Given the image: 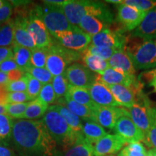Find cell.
I'll return each mask as SVG.
<instances>
[{"instance_id": "d6986e66", "label": "cell", "mask_w": 156, "mask_h": 156, "mask_svg": "<svg viewBox=\"0 0 156 156\" xmlns=\"http://www.w3.org/2000/svg\"><path fill=\"white\" fill-rule=\"evenodd\" d=\"M131 37L156 39V8L147 12L139 26L131 33Z\"/></svg>"}, {"instance_id": "7bdbcfd3", "label": "cell", "mask_w": 156, "mask_h": 156, "mask_svg": "<svg viewBox=\"0 0 156 156\" xmlns=\"http://www.w3.org/2000/svg\"><path fill=\"white\" fill-rule=\"evenodd\" d=\"M28 76L25 73V75L19 80L15 82H9L7 84V88L9 93L12 92H26L28 87Z\"/></svg>"}, {"instance_id": "8fae6325", "label": "cell", "mask_w": 156, "mask_h": 156, "mask_svg": "<svg viewBox=\"0 0 156 156\" xmlns=\"http://www.w3.org/2000/svg\"><path fill=\"white\" fill-rule=\"evenodd\" d=\"M97 80L107 85H121L134 88L142 87V83L139 80H136V77L110 67L102 73L97 74Z\"/></svg>"}, {"instance_id": "60d3db41", "label": "cell", "mask_w": 156, "mask_h": 156, "mask_svg": "<svg viewBox=\"0 0 156 156\" xmlns=\"http://www.w3.org/2000/svg\"><path fill=\"white\" fill-rule=\"evenodd\" d=\"M38 98L43 102L47 103L48 105L56 102V97L51 83L43 85L41 90L39 93Z\"/></svg>"}, {"instance_id": "44dd1931", "label": "cell", "mask_w": 156, "mask_h": 156, "mask_svg": "<svg viewBox=\"0 0 156 156\" xmlns=\"http://www.w3.org/2000/svg\"><path fill=\"white\" fill-rule=\"evenodd\" d=\"M108 62L110 68L120 70L129 75L135 77V68L124 50L116 51Z\"/></svg>"}, {"instance_id": "b9f144b4", "label": "cell", "mask_w": 156, "mask_h": 156, "mask_svg": "<svg viewBox=\"0 0 156 156\" xmlns=\"http://www.w3.org/2000/svg\"><path fill=\"white\" fill-rule=\"evenodd\" d=\"M87 53L99 56V57L103 58V59L108 61L110 58L112 57L113 54L117 50L113 49L111 48L105 47H98V46H93L92 44H90L86 49L85 50Z\"/></svg>"}, {"instance_id": "52a82bcc", "label": "cell", "mask_w": 156, "mask_h": 156, "mask_svg": "<svg viewBox=\"0 0 156 156\" xmlns=\"http://www.w3.org/2000/svg\"><path fill=\"white\" fill-rule=\"evenodd\" d=\"M150 107H151L150 101L142 93V91H141L138 93L136 103L130 108H126L129 117L135 124V125L143 132L145 135V140L147 138L150 126H151Z\"/></svg>"}, {"instance_id": "6f0895ef", "label": "cell", "mask_w": 156, "mask_h": 156, "mask_svg": "<svg viewBox=\"0 0 156 156\" xmlns=\"http://www.w3.org/2000/svg\"><path fill=\"white\" fill-rule=\"evenodd\" d=\"M6 3H7V2L3 1V0H0V8H1V7H4V6L5 5Z\"/></svg>"}, {"instance_id": "9a60e30c", "label": "cell", "mask_w": 156, "mask_h": 156, "mask_svg": "<svg viewBox=\"0 0 156 156\" xmlns=\"http://www.w3.org/2000/svg\"><path fill=\"white\" fill-rule=\"evenodd\" d=\"M96 123L108 129H114L120 117L128 116L127 109L123 107L101 106L98 105L94 112Z\"/></svg>"}, {"instance_id": "5bb4252c", "label": "cell", "mask_w": 156, "mask_h": 156, "mask_svg": "<svg viewBox=\"0 0 156 156\" xmlns=\"http://www.w3.org/2000/svg\"><path fill=\"white\" fill-rule=\"evenodd\" d=\"M126 143H133L137 142H144L145 135L143 132L135 125L128 116H123L119 119L114 129Z\"/></svg>"}, {"instance_id": "11a10c76", "label": "cell", "mask_w": 156, "mask_h": 156, "mask_svg": "<svg viewBox=\"0 0 156 156\" xmlns=\"http://www.w3.org/2000/svg\"><path fill=\"white\" fill-rule=\"evenodd\" d=\"M6 106L0 105V114H7V108H6Z\"/></svg>"}, {"instance_id": "6da1fadb", "label": "cell", "mask_w": 156, "mask_h": 156, "mask_svg": "<svg viewBox=\"0 0 156 156\" xmlns=\"http://www.w3.org/2000/svg\"><path fill=\"white\" fill-rule=\"evenodd\" d=\"M11 142L21 156H56L57 153L41 119H13Z\"/></svg>"}, {"instance_id": "d590c367", "label": "cell", "mask_w": 156, "mask_h": 156, "mask_svg": "<svg viewBox=\"0 0 156 156\" xmlns=\"http://www.w3.org/2000/svg\"><path fill=\"white\" fill-rule=\"evenodd\" d=\"M48 48H35L31 50V66L45 68L48 56Z\"/></svg>"}, {"instance_id": "680465c9", "label": "cell", "mask_w": 156, "mask_h": 156, "mask_svg": "<svg viewBox=\"0 0 156 156\" xmlns=\"http://www.w3.org/2000/svg\"><path fill=\"white\" fill-rule=\"evenodd\" d=\"M151 153L153 154V156H156V150L155 149L151 150Z\"/></svg>"}, {"instance_id": "ffe728a7", "label": "cell", "mask_w": 156, "mask_h": 156, "mask_svg": "<svg viewBox=\"0 0 156 156\" xmlns=\"http://www.w3.org/2000/svg\"><path fill=\"white\" fill-rule=\"evenodd\" d=\"M14 20V44L34 49L36 48L32 36L27 29V18L16 16Z\"/></svg>"}, {"instance_id": "f546056e", "label": "cell", "mask_w": 156, "mask_h": 156, "mask_svg": "<svg viewBox=\"0 0 156 156\" xmlns=\"http://www.w3.org/2000/svg\"><path fill=\"white\" fill-rule=\"evenodd\" d=\"M13 58L20 69L26 70L31 67V49L17 44L12 45Z\"/></svg>"}, {"instance_id": "e575fe53", "label": "cell", "mask_w": 156, "mask_h": 156, "mask_svg": "<svg viewBox=\"0 0 156 156\" xmlns=\"http://www.w3.org/2000/svg\"><path fill=\"white\" fill-rule=\"evenodd\" d=\"M150 117H151V126L147 136L144 142L149 147L156 150V108L150 107Z\"/></svg>"}, {"instance_id": "4dcf8cb0", "label": "cell", "mask_w": 156, "mask_h": 156, "mask_svg": "<svg viewBox=\"0 0 156 156\" xmlns=\"http://www.w3.org/2000/svg\"><path fill=\"white\" fill-rule=\"evenodd\" d=\"M14 44V20L0 24V47H7Z\"/></svg>"}, {"instance_id": "f5cc1de1", "label": "cell", "mask_w": 156, "mask_h": 156, "mask_svg": "<svg viewBox=\"0 0 156 156\" xmlns=\"http://www.w3.org/2000/svg\"><path fill=\"white\" fill-rule=\"evenodd\" d=\"M66 1H63V0H60V1H54V0H47V1H43V3L48 4V5L58 6V7H62L64 4H65Z\"/></svg>"}, {"instance_id": "30bf717a", "label": "cell", "mask_w": 156, "mask_h": 156, "mask_svg": "<svg viewBox=\"0 0 156 156\" xmlns=\"http://www.w3.org/2000/svg\"><path fill=\"white\" fill-rule=\"evenodd\" d=\"M34 9L27 18V29L34 39L36 48H48L53 43L54 38L42 20L35 14Z\"/></svg>"}, {"instance_id": "ba28073f", "label": "cell", "mask_w": 156, "mask_h": 156, "mask_svg": "<svg viewBox=\"0 0 156 156\" xmlns=\"http://www.w3.org/2000/svg\"><path fill=\"white\" fill-rule=\"evenodd\" d=\"M53 38L63 47L79 53L83 52L91 43V36L78 27L72 30L59 33Z\"/></svg>"}, {"instance_id": "d6a6232c", "label": "cell", "mask_w": 156, "mask_h": 156, "mask_svg": "<svg viewBox=\"0 0 156 156\" xmlns=\"http://www.w3.org/2000/svg\"><path fill=\"white\" fill-rule=\"evenodd\" d=\"M107 2L131 6L142 11L156 8V0H108Z\"/></svg>"}, {"instance_id": "8992f818", "label": "cell", "mask_w": 156, "mask_h": 156, "mask_svg": "<svg viewBox=\"0 0 156 156\" xmlns=\"http://www.w3.org/2000/svg\"><path fill=\"white\" fill-rule=\"evenodd\" d=\"M48 51L46 68L54 77L64 74L69 65L81 58V53L63 47L54 38Z\"/></svg>"}, {"instance_id": "5b68a950", "label": "cell", "mask_w": 156, "mask_h": 156, "mask_svg": "<svg viewBox=\"0 0 156 156\" xmlns=\"http://www.w3.org/2000/svg\"><path fill=\"white\" fill-rule=\"evenodd\" d=\"M34 11L42 20L52 37L59 33L73 30L77 27L69 22L61 7L43 3V5L34 7Z\"/></svg>"}, {"instance_id": "e0dca14e", "label": "cell", "mask_w": 156, "mask_h": 156, "mask_svg": "<svg viewBox=\"0 0 156 156\" xmlns=\"http://www.w3.org/2000/svg\"><path fill=\"white\" fill-rule=\"evenodd\" d=\"M87 90L92 100L98 106L121 107L110 90L101 82L96 80Z\"/></svg>"}, {"instance_id": "8d00e7d4", "label": "cell", "mask_w": 156, "mask_h": 156, "mask_svg": "<svg viewBox=\"0 0 156 156\" xmlns=\"http://www.w3.org/2000/svg\"><path fill=\"white\" fill-rule=\"evenodd\" d=\"M26 73L38 80L43 85L51 83L54 79V76L46 68H38L31 66L26 70Z\"/></svg>"}, {"instance_id": "9f6ffc18", "label": "cell", "mask_w": 156, "mask_h": 156, "mask_svg": "<svg viewBox=\"0 0 156 156\" xmlns=\"http://www.w3.org/2000/svg\"><path fill=\"white\" fill-rule=\"evenodd\" d=\"M149 85L153 87L154 90H155V92L156 93V80H153L152 82H151V83H149Z\"/></svg>"}, {"instance_id": "cb8c5ba5", "label": "cell", "mask_w": 156, "mask_h": 156, "mask_svg": "<svg viewBox=\"0 0 156 156\" xmlns=\"http://www.w3.org/2000/svg\"><path fill=\"white\" fill-rule=\"evenodd\" d=\"M56 156H94L93 145L87 142L83 135H81L75 145L67 151H57Z\"/></svg>"}, {"instance_id": "ee69618b", "label": "cell", "mask_w": 156, "mask_h": 156, "mask_svg": "<svg viewBox=\"0 0 156 156\" xmlns=\"http://www.w3.org/2000/svg\"><path fill=\"white\" fill-rule=\"evenodd\" d=\"M31 99L26 92L9 93L7 97L8 103H23L30 102Z\"/></svg>"}, {"instance_id": "f6af8a7d", "label": "cell", "mask_w": 156, "mask_h": 156, "mask_svg": "<svg viewBox=\"0 0 156 156\" xmlns=\"http://www.w3.org/2000/svg\"><path fill=\"white\" fill-rule=\"evenodd\" d=\"M13 5L7 2L4 7L0 8V24L9 20L13 15Z\"/></svg>"}, {"instance_id": "836d02e7", "label": "cell", "mask_w": 156, "mask_h": 156, "mask_svg": "<svg viewBox=\"0 0 156 156\" xmlns=\"http://www.w3.org/2000/svg\"><path fill=\"white\" fill-rule=\"evenodd\" d=\"M52 85H53L54 93L56 97V101L66 96L68 89H69V84L66 79L64 74L54 77Z\"/></svg>"}, {"instance_id": "f907efd6", "label": "cell", "mask_w": 156, "mask_h": 156, "mask_svg": "<svg viewBox=\"0 0 156 156\" xmlns=\"http://www.w3.org/2000/svg\"><path fill=\"white\" fill-rule=\"evenodd\" d=\"M9 92L7 90V85H0V105L6 106L8 104L7 103V97H8Z\"/></svg>"}, {"instance_id": "db71d44e", "label": "cell", "mask_w": 156, "mask_h": 156, "mask_svg": "<svg viewBox=\"0 0 156 156\" xmlns=\"http://www.w3.org/2000/svg\"><path fill=\"white\" fill-rule=\"evenodd\" d=\"M9 83L7 73L0 71V85H7Z\"/></svg>"}, {"instance_id": "d4e9b609", "label": "cell", "mask_w": 156, "mask_h": 156, "mask_svg": "<svg viewBox=\"0 0 156 156\" xmlns=\"http://www.w3.org/2000/svg\"><path fill=\"white\" fill-rule=\"evenodd\" d=\"M66 97H68L80 104L88 107L93 112L98 106L96 103H95L91 98L88 90L85 87H76L69 85Z\"/></svg>"}, {"instance_id": "681fc988", "label": "cell", "mask_w": 156, "mask_h": 156, "mask_svg": "<svg viewBox=\"0 0 156 156\" xmlns=\"http://www.w3.org/2000/svg\"><path fill=\"white\" fill-rule=\"evenodd\" d=\"M12 57H13V51L11 46L0 47V64Z\"/></svg>"}, {"instance_id": "bcb514c9", "label": "cell", "mask_w": 156, "mask_h": 156, "mask_svg": "<svg viewBox=\"0 0 156 156\" xmlns=\"http://www.w3.org/2000/svg\"><path fill=\"white\" fill-rule=\"evenodd\" d=\"M17 69H20V68L16 62H15L13 57L9 58L0 64V71L3 72V73H8L9 72Z\"/></svg>"}, {"instance_id": "9c48e42d", "label": "cell", "mask_w": 156, "mask_h": 156, "mask_svg": "<svg viewBox=\"0 0 156 156\" xmlns=\"http://www.w3.org/2000/svg\"><path fill=\"white\" fill-rule=\"evenodd\" d=\"M64 74L68 83L73 86L88 88L97 80V74L79 62L69 65Z\"/></svg>"}, {"instance_id": "c3c4849f", "label": "cell", "mask_w": 156, "mask_h": 156, "mask_svg": "<svg viewBox=\"0 0 156 156\" xmlns=\"http://www.w3.org/2000/svg\"><path fill=\"white\" fill-rule=\"evenodd\" d=\"M25 72L21 69H17L7 73L9 82H15L19 80L25 75Z\"/></svg>"}, {"instance_id": "7dc6e473", "label": "cell", "mask_w": 156, "mask_h": 156, "mask_svg": "<svg viewBox=\"0 0 156 156\" xmlns=\"http://www.w3.org/2000/svg\"><path fill=\"white\" fill-rule=\"evenodd\" d=\"M142 80L147 81L148 83L156 80V68L140 74L139 76V80L141 81Z\"/></svg>"}, {"instance_id": "277c9868", "label": "cell", "mask_w": 156, "mask_h": 156, "mask_svg": "<svg viewBox=\"0 0 156 156\" xmlns=\"http://www.w3.org/2000/svg\"><path fill=\"white\" fill-rule=\"evenodd\" d=\"M46 129L61 151H67L77 142L80 136L68 125L64 119L55 110L48 108L41 119Z\"/></svg>"}, {"instance_id": "7c38bea8", "label": "cell", "mask_w": 156, "mask_h": 156, "mask_svg": "<svg viewBox=\"0 0 156 156\" xmlns=\"http://www.w3.org/2000/svg\"><path fill=\"white\" fill-rule=\"evenodd\" d=\"M126 41L127 37L124 36L122 32L108 28L91 36L90 44L98 47L124 50Z\"/></svg>"}, {"instance_id": "83f0119b", "label": "cell", "mask_w": 156, "mask_h": 156, "mask_svg": "<svg viewBox=\"0 0 156 156\" xmlns=\"http://www.w3.org/2000/svg\"><path fill=\"white\" fill-rule=\"evenodd\" d=\"M80 60L83 65L95 74L102 73L109 68L108 61L98 56L87 53L85 51L81 53Z\"/></svg>"}, {"instance_id": "3957f363", "label": "cell", "mask_w": 156, "mask_h": 156, "mask_svg": "<svg viewBox=\"0 0 156 156\" xmlns=\"http://www.w3.org/2000/svg\"><path fill=\"white\" fill-rule=\"evenodd\" d=\"M124 50L135 69L156 68V39L129 37Z\"/></svg>"}, {"instance_id": "ab89813d", "label": "cell", "mask_w": 156, "mask_h": 156, "mask_svg": "<svg viewBox=\"0 0 156 156\" xmlns=\"http://www.w3.org/2000/svg\"><path fill=\"white\" fill-rule=\"evenodd\" d=\"M27 76H28V87H27L26 93L30 97L31 101H34L38 97L39 93H40L43 84L39 82L38 80L36 78L32 77L30 74L27 73Z\"/></svg>"}, {"instance_id": "f35d334b", "label": "cell", "mask_w": 156, "mask_h": 156, "mask_svg": "<svg viewBox=\"0 0 156 156\" xmlns=\"http://www.w3.org/2000/svg\"><path fill=\"white\" fill-rule=\"evenodd\" d=\"M31 102V101H30ZM30 102L23 103H8L6 106L7 114L13 119H20Z\"/></svg>"}, {"instance_id": "7402d4cb", "label": "cell", "mask_w": 156, "mask_h": 156, "mask_svg": "<svg viewBox=\"0 0 156 156\" xmlns=\"http://www.w3.org/2000/svg\"><path fill=\"white\" fill-rule=\"evenodd\" d=\"M56 103L58 105L67 107L76 116L80 117V118H82L84 120L92 121V122H96V118H95L94 112L90 108L75 102V101H73L68 97L65 96L58 99L56 101Z\"/></svg>"}, {"instance_id": "2e32d148", "label": "cell", "mask_w": 156, "mask_h": 156, "mask_svg": "<svg viewBox=\"0 0 156 156\" xmlns=\"http://www.w3.org/2000/svg\"><path fill=\"white\" fill-rule=\"evenodd\" d=\"M126 142L118 134H107L93 145L94 156H108L122 150Z\"/></svg>"}, {"instance_id": "f1b7e54d", "label": "cell", "mask_w": 156, "mask_h": 156, "mask_svg": "<svg viewBox=\"0 0 156 156\" xmlns=\"http://www.w3.org/2000/svg\"><path fill=\"white\" fill-rule=\"evenodd\" d=\"M49 105L43 102L38 98L31 101L27 107L26 110L20 119L36 120L43 118L48 111Z\"/></svg>"}, {"instance_id": "94428289", "label": "cell", "mask_w": 156, "mask_h": 156, "mask_svg": "<svg viewBox=\"0 0 156 156\" xmlns=\"http://www.w3.org/2000/svg\"><path fill=\"white\" fill-rule=\"evenodd\" d=\"M117 156H120V155H117Z\"/></svg>"}, {"instance_id": "74e56055", "label": "cell", "mask_w": 156, "mask_h": 156, "mask_svg": "<svg viewBox=\"0 0 156 156\" xmlns=\"http://www.w3.org/2000/svg\"><path fill=\"white\" fill-rule=\"evenodd\" d=\"M120 156H147V152L141 142H133L124 147L119 153Z\"/></svg>"}, {"instance_id": "ac0fdd59", "label": "cell", "mask_w": 156, "mask_h": 156, "mask_svg": "<svg viewBox=\"0 0 156 156\" xmlns=\"http://www.w3.org/2000/svg\"><path fill=\"white\" fill-rule=\"evenodd\" d=\"M106 85L114 95L120 106L125 108H129L133 106L137 99L138 93L142 91V87L134 88L121 85Z\"/></svg>"}, {"instance_id": "484cf974", "label": "cell", "mask_w": 156, "mask_h": 156, "mask_svg": "<svg viewBox=\"0 0 156 156\" xmlns=\"http://www.w3.org/2000/svg\"><path fill=\"white\" fill-rule=\"evenodd\" d=\"M48 108L55 110L64 119L68 125L73 129V130L77 135H83V124L80 117L76 116L71 111H69L67 107L61 105L54 104L50 106Z\"/></svg>"}, {"instance_id": "7a4b0ae2", "label": "cell", "mask_w": 156, "mask_h": 156, "mask_svg": "<svg viewBox=\"0 0 156 156\" xmlns=\"http://www.w3.org/2000/svg\"><path fill=\"white\" fill-rule=\"evenodd\" d=\"M69 22L78 26L84 16L90 15L106 21L109 24L114 22V15L105 4L86 0H69L62 7Z\"/></svg>"}, {"instance_id": "4316f807", "label": "cell", "mask_w": 156, "mask_h": 156, "mask_svg": "<svg viewBox=\"0 0 156 156\" xmlns=\"http://www.w3.org/2000/svg\"><path fill=\"white\" fill-rule=\"evenodd\" d=\"M108 134L103 126L92 121H86L83 124V135L91 145H94L101 138Z\"/></svg>"}, {"instance_id": "1f68e13d", "label": "cell", "mask_w": 156, "mask_h": 156, "mask_svg": "<svg viewBox=\"0 0 156 156\" xmlns=\"http://www.w3.org/2000/svg\"><path fill=\"white\" fill-rule=\"evenodd\" d=\"M13 119L7 114H0V144L9 146Z\"/></svg>"}, {"instance_id": "4fadbf2b", "label": "cell", "mask_w": 156, "mask_h": 156, "mask_svg": "<svg viewBox=\"0 0 156 156\" xmlns=\"http://www.w3.org/2000/svg\"><path fill=\"white\" fill-rule=\"evenodd\" d=\"M148 11H142L136 7L125 5L117 6V21L124 30L133 31L139 26Z\"/></svg>"}, {"instance_id": "816d5d0a", "label": "cell", "mask_w": 156, "mask_h": 156, "mask_svg": "<svg viewBox=\"0 0 156 156\" xmlns=\"http://www.w3.org/2000/svg\"><path fill=\"white\" fill-rule=\"evenodd\" d=\"M0 156H17L14 150L9 146L0 144Z\"/></svg>"}, {"instance_id": "91938a15", "label": "cell", "mask_w": 156, "mask_h": 156, "mask_svg": "<svg viewBox=\"0 0 156 156\" xmlns=\"http://www.w3.org/2000/svg\"><path fill=\"white\" fill-rule=\"evenodd\" d=\"M108 156H115V155H108Z\"/></svg>"}, {"instance_id": "603a6c76", "label": "cell", "mask_w": 156, "mask_h": 156, "mask_svg": "<svg viewBox=\"0 0 156 156\" xmlns=\"http://www.w3.org/2000/svg\"><path fill=\"white\" fill-rule=\"evenodd\" d=\"M109 25L111 24L100 18L86 15L81 19L77 27L85 34L92 36L106 29H108Z\"/></svg>"}]
</instances>
